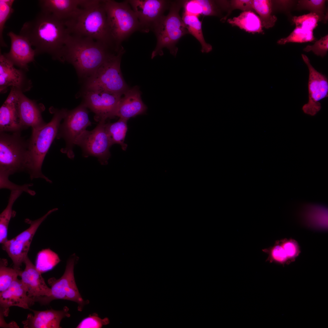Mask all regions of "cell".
I'll use <instances>...</instances> for the list:
<instances>
[{
	"instance_id": "cell-42",
	"label": "cell",
	"mask_w": 328,
	"mask_h": 328,
	"mask_svg": "<svg viewBox=\"0 0 328 328\" xmlns=\"http://www.w3.org/2000/svg\"><path fill=\"white\" fill-rule=\"evenodd\" d=\"M283 248L288 257H292L295 255L296 253L295 246L292 243L290 242L285 243L284 245Z\"/></svg>"
},
{
	"instance_id": "cell-30",
	"label": "cell",
	"mask_w": 328,
	"mask_h": 328,
	"mask_svg": "<svg viewBox=\"0 0 328 328\" xmlns=\"http://www.w3.org/2000/svg\"><path fill=\"white\" fill-rule=\"evenodd\" d=\"M20 190L11 191L8 204L0 215V243L2 244L8 240V230L9 224L14 214L12 210L14 203L21 194Z\"/></svg>"
},
{
	"instance_id": "cell-22",
	"label": "cell",
	"mask_w": 328,
	"mask_h": 328,
	"mask_svg": "<svg viewBox=\"0 0 328 328\" xmlns=\"http://www.w3.org/2000/svg\"><path fill=\"white\" fill-rule=\"evenodd\" d=\"M18 106L20 121L25 129L29 127L32 129L38 128L46 124L42 115L43 107L28 98L20 91L18 92Z\"/></svg>"
},
{
	"instance_id": "cell-36",
	"label": "cell",
	"mask_w": 328,
	"mask_h": 328,
	"mask_svg": "<svg viewBox=\"0 0 328 328\" xmlns=\"http://www.w3.org/2000/svg\"><path fill=\"white\" fill-rule=\"evenodd\" d=\"M14 2V0H0V44L2 47H7L3 33L5 24L13 12L12 6Z\"/></svg>"
},
{
	"instance_id": "cell-5",
	"label": "cell",
	"mask_w": 328,
	"mask_h": 328,
	"mask_svg": "<svg viewBox=\"0 0 328 328\" xmlns=\"http://www.w3.org/2000/svg\"><path fill=\"white\" fill-rule=\"evenodd\" d=\"M185 1H171L168 14L162 16L154 25L152 31L155 35L157 42L151 54L152 59L157 56H162L163 49L165 48L176 56L178 51L176 44L182 37L189 33L179 13Z\"/></svg>"
},
{
	"instance_id": "cell-16",
	"label": "cell",
	"mask_w": 328,
	"mask_h": 328,
	"mask_svg": "<svg viewBox=\"0 0 328 328\" xmlns=\"http://www.w3.org/2000/svg\"><path fill=\"white\" fill-rule=\"evenodd\" d=\"M4 55H0V91L6 92L9 87L14 88L22 92L29 91L32 87L31 80L26 76L25 71L15 68Z\"/></svg>"
},
{
	"instance_id": "cell-27",
	"label": "cell",
	"mask_w": 328,
	"mask_h": 328,
	"mask_svg": "<svg viewBox=\"0 0 328 328\" xmlns=\"http://www.w3.org/2000/svg\"><path fill=\"white\" fill-rule=\"evenodd\" d=\"M182 19L189 33L193 36L200 43L202 53H207L211 51L212 46L205 41L202 30V21L199 20V16L183 12Z\"/></svg>"
},
{
	"instance_id": "cell-20",
	"label": "cell",
	"mask_w": 328,
	"mask_h": 328,
	"mask_svg": "<svg viewBox=\"0 0 328 328\" xmlns=\"http://www.w3.org/2000/svg\"><path fill=\"white\" fill-rule=\"evenodd\" d=\"M34 314H28L26 320L22 323L24 328H59L61 320L69 317V308L64 306L61 310L53 309L44 311H37L30 309Z\"/></svg>"
},
{
	"instance_id": "cell-3",
	"label": "cell",
	"mask_w": 328,
	"mask_h": 328,
	"mask_svg": "<svg viewBox=\"0 0 328 328\" xmlns=\"http://www.w3.org/2000/svg\"><path fill=\"white\" fill-rule=\"evenodd\" d=\"M70 34L92 39L117 50L109 27L104 0H92L64 21Z\"/></svg>"
},
{
	"instance_id": "cell-14",
	"label": "cell",
	"mask_w": 328,
	"mask_h": 328,
	"mask_svg": "<svg viewBox=\"0 0 328 328\" xmlns=\"http://www.w3.org/2000/svg\"><path fill=\"white\" fill-rule=\"evenodd\" d=\"M302 59L309 71L308 82L309 100L302 109L306 114L314 115L320 109V101L328 96V80L326 76L316 70L308 57L302 54Z\"/></svg>"
},
{
	"instance_id": "cell-41",
	"label": "cell",
	"mask_w": 328,
	"mask_h": 328,
	"mask_svg": "<svg viewBox=\"0 0 328 328\" xmlns=\"http://www.w3.org/2000/svg\"><path fill=\"white\" fill-rule=\"evenodd\" d=\"M287 258L284 248L280 246H276L269 251V260L270 261L283 263Z\"/></svg>"
},
{
	"instance_id": "cell-38",
	"label": "cell",
	"mask_w": 328,
	"mask_h": 328,
	"mask_svg": "<svg viewBox=\"0 0 328 328\" xmlns=\"http://www.w3.org/2000/svg\"><path fill=\"white\" fill-rule=\"evenodd\" d=\"M107 317L102 319L97 314L94 313L84 319L77 326V328H100L109 324Z\"/></svg>"
},
{
	"instance_id": "cell-17",
	"label": "cell",
	"mask_w": 328,
	"mask_h": 328,
	"mask_svg": "<svg viewBox=\"0 0 328 328\" xmlns=\"http://www.w3.org/2000/svg\"><path fill=\"white\" fill-rule=\"evenodd\" d=\"M7 35L11 40L9 51L3 54L14 66L25 71L28 70V64L34 61L36 56L34 49L29 40L24 36L12 31Z\"/></svg>"
},
{
	"instance_id": "cell-18",
	"label": "cell",
	"mask_w": 328,
	"mask_h": 328,
	"mask_svg": "<svg viewBox=\"0 0 328 328\" xmlns=\"http://www.w3.org/2000/svg\"><path fill=\"white\" fill-rule=\"evenodd\" d=\"M35 302L34 297L27 295V289L21 280L17 278L6 289L0 292V312L4 316H8L9 308L16 306L30 310Z\"/></svg>"
},
{
	"instance_id": "cell-13",
	"label": "cell",
	"mask_w": 328,
	"mask_h": 328,
	"mask_svg": "<svg viewBox=\"0 0 328 328\" xmlns=\"http://www.w3.org/2000/svg\"><path fill=\"white\" fill-rule=\"evenodd\" d=\"M122 96L99 88H86L82 104L94 113L96 121H106L115 117Z\"/></svg>"
},
{
	"instance_id": "cell-33",
	"label": "cell",
	"mask_w": 328,
	"mask_h": 328,
	"mask_svg": "<svg viewBox=\"0 0 328 328\" xmlns=\"http://www.w3.org/2000/svg\"><path fill=\"white\" fill-rule=\"evenodd\" d=\"M324 0H301L298 2L297 8L309 10L315 13L320 17V21L326 22L328 19V13L326 11Z\"/></svg>"
},
{
	"instance_id": "cell-24",
	"label": "cell",
	"mask_w": 328,
	"mask_h": 328,
	"mask_svg": "<svg viewBox=\"0 0 328 328\" xmlns=\"http://www.w3.org/2000/svg\"><path fill=\"white\" fill-rule=\"evenodd\" d=\"M147 107L143 102L138 87L129 89L122 95L115 114L118 117L127 120L131 118L145 113Z\"/></svg>"
},
{
	"instance_id": "cell-26",
	"label": "cell",
	"mask_w": 328,
	"mask_h": 328,
	"mask_svg": "<svg viewBox=\"0 0 328 328\" xmlns=\"http://www.w3.org/2000/svg\"><path fill=\"white\" fill-rule=\"evenodd\" d=\"M227 22L249 33L264 34L259 16L253 11H244L237 17L229 19Z\"/></svg>"
},
{
	"instance_id": "cell-15",
	"label": "cell",
	"mask_w": 328,
	"mask_h": 328,
	"mask_svg": "<svg viewBox=\"0 0 328 328\" xmlns=\"http://www.w3.org/2000/svg\"><path fill=\"white\" fill-rule=\"evenodd\" d=\"M139 23V31L148 33L169 9L171 1L165 0H128Z\"/></svg>"
},
{
	"instance_id": "cell-11",
	"label": "cell",
	"mask_w": 328,
	"mask_h": 328,
	"mask_svg": "<svg viewBox=\"0 0 328 328\" xmlns=\"http://www.w3.org/2000/svg\"><path fill=\"white\" fill-rule=\"evenodd\" d=\"M106 121H101L93 130H86L76 143V145L81 148L84 157H95L102 165L108 163L111 156L110 148L112 146L106 130Z\"/></svg>"
},
{
	"instance_id": "cell-34",
	"label": "cell",
	"mask_w": 328,
	"mask_h": 328,
	"mask_svg": "<svg viewBox=\"0 0 328 328\" xmlns=\"http://www.w3.org/2000/svg\"><path fill=\"white\" fill-rule=\"evenodd\" d=\"M315 40L313 31L296 27L289 36L281 38L277 43L279 44L284 45L289 43H303Z\"/></svg>"
},
{
	"instance_id": "cell-31",
	"label": "cell",
	"mask_w": 328,
	"mask_h": 328,
	"mask_svg": "<svg viewBox=\"0 0 328 328\" xmlns=\"http://www.w3.org/2000/svg\"><path fill=\"white\" fill-rule=\"evenodd\" d=\"M60 261L56 253L50 249H46L37 254L35 266L42 274L52 269Z\"/></svg>"
},
{
	"instance_id": "cell-12",
	"label": "cell",
	"mask_w": 328,
	"mask_h": 328,
	"mask_svg": "<svg viewBox=\"0 0 328 328\" xmlns=\"http://www.w3.org/2000/svg\"><path fill=\"white\" fill-rule=\"evenodd\" d=\"M57 210L56 208L51 210L42 217L34 220L26 219L25 222L30 225L29 227L2 244V249L12 261L14 268L21 270L20 267L28 256L31 242L38 228L48 216Z\"/></svg>"
},
{
	"instance_id": "cell-2",
	"label": "cell",
	"mask_w": 328,
	"mask_h": 328,
	"mask_svg": "<svg viewBox=\"0 0 328 328\" xmlns=\"http://www.w3.org/2000/svg\"><path fill=\"white\" fill-rule=\"evenodd\" d=\"M120 50L91 38L69 34L61 62L70 63L80 76L88 78L105 61Z\"/></svg>"
},
{
	"instance_id": "cell-19",
	"label": "cell",
	"mask_w": 328,
	"mask_h": 328,
	"mask_svg": "<svg viewBox=\"0 0 328 328\" xmlns=\"http://www.w3.org/2000/svg\"><path fill=\"white\" fill-rule=\"evenodd\" d=\"M0 108V132H21L25 129L20 121L18 106L19 90L11 88Z\"/></svg>"
},
{
	"instance_id": "cell-6",
	"label": "cell",
	"mask_w": 328,
	"mask_h": 328,
	"mask_svg": "<svg viewBox=\"0 0 328 328\" xmlns=\"http://www.w3.org/2000/svg\"><path fill=\"white\" fill-rule=\"evenodd\" d=\"M28 150V140L21 132H0V175L9 177L26 171Z\"/></svg>"
},
{
	"instance_id": "cell-40",
	"label": "cell",
	"mask_w": 328,
	"mask_h": 328,
	"mask_svg": "<svg viewBox=\"0 0 328 328\" xmlns=\"http://www.w3.org/2000/svg\"><path fill=\"white\" fill-rule=\"evenodd\" d=\"M0 180L1 189L6 188L11 191L20 190L32 196L35 194L34 191L29 188V186L32 185V184H26L22 186L16 185L9 180V177L3 176H0Z\"/></svg>"
},
{
	"instance_id": "cell-1",
	"label": "cell",
	"mask_w": 328,
	"mask_h": 328,
	"mask_svg": "<svg viewBox=\"0 0 328 328\" xmlns=\"http://www.w3.org/2000/svg\"><path fill=\"white\" fill-rule=\"evenodd\" d=\"M19 34L27 38L35 47L36 55L47 53L61 61L69 33L63 21L41 10L34 19L23 24Z\"/></svg>"
},
{
	"instance_id": "cell-39",
	"label": "cell",
	"mask_w": 328,
	"mask_h": 328,
	"mask_svg": "<svg viewBox=\"0 0 328 328\" xmlns=\"http://www.w3.org/2000/svg\"><path fill=\"white\" fill-rule=\"evenodd\" d=\"M328 50V35L321 38L316 41L312 45H308L303 49V50L309 52L312 51L315 55L324 57Z\"/></svg>"
},
{
	"instance_id": "cell-9",
	"label": "cell",
	"mask_w": 328,
	"mask_h": 328,
	"mask_svg": "<svg viewBox=\"0 0 328 328\" xmlns=\"http://www.w3.org/2000/svg\"><path fill=\"white\" fill-rule=\"evenodd\" d=\"M125 51L123 48L105 61L87 78L86 88H97L123 95L129 88L120 68L121 58Z\"/></svg>"
},
{
	"instance_id": "cell-4",
	"label": "cell",
	"mask_w": 328,
	"mask_h": 328,
	"mask_svg": "<svg viewBox=\"0 0 328 328\" xmlns=\"http://www.w3.org/2000/svg\"><path fill=\"white\" fill-rule=\"evenodd\" d=\"M67 109L54 108L50 109L53 114L51 120L44 126L32 129L30 138L28 140V150L26 171L31 179L41 178L51 183L41 171L44 159L52 143L56 137L60 122L63 119Z\"/></svg>"
},
{
	"instance_id": "cell-7",
	"label": "cell",
	"mask_w": 328,
	"mask_h": 328,
	"mask_svg": "<svg viewBox=\"0 0 328 328\" xmlns=\"http://www.w3.org/2000/svg\"><path fill=\"white\" fill-rule=\"evenodd\" d=\"M108 22L112 37L117 45L136 31H139L138 18L128 0L121 2L104 0Z\"/></svg>"
},
{
	"instance_id": "cell-8",
	"label": "cell",
	"mask_w": 328,
	"mask_h": 328,
	"mask_svg": "<svg viewBox=\"0 0 328 328\" xmlns=\"http://www.w3.org/2000/svg\"><path fill=\"white\" fill-rule=\"evenodd\" d=\"M77 258L72 256L67 260L64 272L59 278H49L48 284L51 286V292L49 296L34 297L35 302L42 305H46L56 299L67 300L75 302L78 305V310L81 311L84 306L89 303L88 300L82 298L76 285L74 274V268Z\"/></svg>"
},
{
	"instance_id": "cell-32",
	"label": "cell",
	"mask_w": 328,
	"mask_h": 328,
	"mask_svg": "<svg viewBox=\"0 0 328 328\" xmlns=\"http://www.w3.org/2000/svg\"><path fill=\"white\" fill-rule=\"evenodd\" d=\"M8 261L5 258L0 260V292L6 289L18 278L21 270L7 267Z\"/></svg>"
},
{
	"instance_id": "cell-23",
	"label": "cell",
	"mask_w": 328,
	"mask_h": 328,
	"mask_svg": "<svg viewBox=\"0 0 328 328\" xmlns=\"http://www.w3.org/2000/svg\"><path fill=\"white\" fill-rule=\"evenodd\" d=\"M91 0H41V10L48 12L63 22L71 18Z\"/></svg>"
},
{
	"instance_id": "cell-28",
	"label": "cell",
	"mask_w": 328,
	"mask_h": 328,
	"mask_svg": "<svg viewBox=\"0 0 328 328\" xmlns=\"http://www.w3.org/2000/svg\"><path fill=\"white\" fill-rule=\"evenodd\" d=\"M128 120L119 118L113 123H106V128L112 145L116 144L120 145L123 150L125 151L128 145L125 140L128 130Z\"/></svg>"
},
{
	"instance_id": "cell-21",
	"label": "cell",
	"mask_w": 328,
	"mask_h": 328,
	"mask_svg": "<svg viewBox=\"0 0 328 328\" xmlns=\"http://www.w3.org/2000/svg\"><path fill=\"white\" fill-rule=\"evenodd\" d=\"M24 263L25 268L20 271L19 276L27 289L28 295L30 297L49 296L51 292L50 288L47 285L41 273L28 256Z\"/></svg>"
},
{
	"instance_id": "cell-29",
	"label": "cell",
	"mask_w": 328,
	"mask_h": 328,
	"mask_svg": "<svg viewBox=\"0 0 328 328\" xmlns=\"http://www.w3.org/2000/svg\"><path fill=\"white\" fill-rule=\"evenodd\" d=\"M273 6L272 0H253V9L259 14L262 27L268 29L275 25L277 19L272 14Z\"/></svg>"
},
{
	"instance_id": "cell-25",
	"label": "cell",
	"mask_w": 328,
	"mask_h": 328,
	"mask_svg": "<svg viewBox=\"0 0 328 328\" xmlns=\"http://www.w3.org/2000/svg\"><path fill=\"white\" fill-rule=\"evenodd\" d=\"M184 12L188 14L203 16H219L220 9L216 1L208 0H185Z\"/></svg>"
},
{
	"instance_id": "cell-37",
	"label": "cell",
	"mask_w": 328,
	"mask_h": 328,
	"mask_svg": "<svg viewBox=\"0 0 328 328\" xmlns=\"http://www.w3.org/2000/svg\"><path fill=\"white\" fill-rule=\"evenodd\" d=\"M292 21L295 24L296 27L313 31L317 26L318 23L320 21V19L316 14L310 12L299 16H294Z\"/></svg>"
},
{
	"instance_id": "cell-35",
	"label": "cell",
	"mask_w": 328,
	"mask_h": 328,
	"mask_svg": "<svg viewBox=\"0 0 328 328\" xmlns=\"http://www.w3.org/2000/svg\"><path fill=\"white\" fill-rule=\"evenodd\" d=\"M217 3L220 9L227 10L228 13L225 17L221 19L225 21L231 11L235 9H238L244 11H251L254 12L253 8V0H233L231 1L217 0Z\"/></svg>"
},
{
	"instance_id": "cell-10",
	"label": "cell",
	"mask_w": 328,
	"mask_h": 328,
	"mask_svg": "<svg viewBox=\"0 0 328 328\" xmlns=\"http://www.w3.org/2000/svg\"><path fill=\"white\" fill-rule=\"evenodd\" d=\"M87 108L82 104L72 110H67L59 128L56 138L63 139L66 143L65 147L61 151L71 159L74 157L73 149L77 139L91 125Z\"/></svg>"
}]
</instances>
